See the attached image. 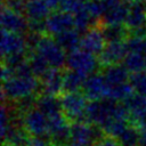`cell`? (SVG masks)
<instances>
[{"label": "cell", "instance_id": "6da1fadb", "mask_svg": "<svg viewBox=\"0 0 146 146\" xmlns=\"http://www.w3.org/2000/svg\"><path fill=\"white\" fill-rule=\"evenodd\" d=\"M41 89V83L35 75L15 74L2 83V99L16 102L30 95H36Z\"/></svg>", "mask_w": 146, "mask_h": 146}, {"label": "cell", "instance_id": "7a4b0ae2", "mask_svg": "<svg viewBox=\"0 0 146 146\" xmlns=\"http://www.w3.org/2000/svg\"><path fill=\"white\" fill-rule=\"evenodd\" d=\"M71 139L70 143L75 146H92L95 143L103 139L106 135L99 125L87 121L71 122Z\"/></svg>", "mask_w": 146, "mask_h": 146}, {"label": "cell", "instance_id": "3957f363", "mask_svg": "<svg viewBox=\"0 0 146 146\" xmlns=\"http://www.w3.org/2000/svg\"><path fill=\"white\" fill-rule=\"evenodd\" d=\"M87 97L83 92L73 91L65 92L60 97L62 111L70 122L87 121L86 120V108L88 105Z\"/></svg>", "mask_w": 146, "mask_h": 146}, {"label": "cell", "instance_id": "277c9868", "mask_svg": "<svg viewBox=\"0 0 146 146\" xmlns=\"http://www.w3.org/2000/svg\"><path fill=\"white\" fill-rule=\"evenodd\" d=\"M34 51H38L40 55H42L49 63L50 67L62 68L64 65H66V50L56 41V39H52L49 35L41 36Z\"/></svg>", "mask_w": 146, "mask_h": 146}, {"label": "cell", "instance_id": "5b68a950", "mask_svg": "<svg viewBox=\"0 0 146 146\" xmlns=\"http://www.w3.org/2000/svg\"><path fill=\"white\" fill-rule=\"evenodd\" d=\"M99 64V59L96 58V55L82 49L81 47L70 51L66 59V65L68 68L81 72L87 76L95 73Z\"/></svg>", "mask_w": 146, "mask_h": 146}, {"label": "cell", "instance_id": "8992f818", "mask_svg": "<svg viewBox=\"0 0 146 146\" xmlns=\"http://www.w3.org/2000/svg\"><path fill=\"white\" fill-rule=\"evenodd\" d=\"M71 122L63 112L48 117V137L54 146H64L71 139Z\"/></svg>", "mask_w": 146, "mask_h": 146}, {"label": "cell", "instance_id": "52a82bcc", "mask_svg": "<svg viewBox=\"0 0 146 146\" xmlns=\"http://www.w3.org/2000/svg\"><path fill=\"white\" fill-rule=\"evenodd\" d=\"M23 127L32 137H48V117L36 107L23 114Z\"/></svg>", "mask_w": 146, "mask_h": 146}, {"label": "cell", "instance_id": "ba28073f", "mask_svg": "<svg viewBox=\"0 0 146 146\" xmlns=\"http://www.w3.org/2000/svg\"><path fill=\"white\" fill-rule=\"evenodd\" d=\"M26 48V39L22 35V33L2 30L0 41V50L2 58L16 54H25Z\"/></svg>", "mask_w": 146, "mask_h": 146}, {"label": "cell", "instance_id": "9c48e42d", "mask_svg": "<svg viewBox=\"0 0 146 146\" xmlns=\"http://www.w3.org/2000/svg\"><path fill=\"white\" fill-rule=\"evenodd\" d=\"M46 32L49 35H58L59 33L67 31L70 29L75 27L74 25V16L73 14L59 10L50 13V15L44 21Z\"/></svg>", "mask_w": 146, "mask_h": 146}, {"label": "cell", "instance_id": "30bf717a", "mask_svg": "<svg viewBox=\"0 0 146 146\" xmlns=\"http://www.w3.org/2000/svg\"><path fill=\"white\" fill-rule=\"evenodd\" d=\"M130 34L146 36V3L130 5V9L124 22Z\"/></svg>", "mask_w": 146, "mask_h": 146}, {"label": "cell", "instance_id": "8fae6325", "mask_svg": "<svg viewBox=\"0 0 146 146\" xmlns=\"http://www.w3.org/2000/svg\"><path fill=\"white\" fill-rule=\"evenodd\" d=\"M128 47L127 43L121 41H110L106 42L103 51L99 54V63L103 66L119 64L120 62H123L124 57L128 54Z\"/></svg>", "mask_w": 146, "mask_h": 146}, {"label": "cell", "instance_id": "7c38bea8", "mask_svg": "<svg viewBox=\"0 0 146 146\" xmlns=\"http://www.w3.org/2000/svg\"><path fill=\"white\" fill-rule=\"evenodd\" d=\"M0 22H1L2 30L10 31V32L23 33L29 29V22L26 17H24L22 13L15 11L6 6H2Z\"/></svg>", "mask_w": 146, "mask_h": 146}, {"label": "cell", "instance_id": "4fadbf2b", "mask_svg": "<svg viewBox=\"0 0 146 146\" xmlns=\"http://www.w3.org/2000/svg\"><path fill=\"white\" fill-rule=\"evenodd\" d=\"M106 91H107V83L105 81L103 73L100 74L95 72L87 76L82 87V92L89 100L105 98Z\"/></svg>", "mask_w": 146, "mask_h": 146}, {"label": "cell", "instance_id": "5bb4252c", "mask_svg": "<svg viewBox=\"0 0 146 146\" xmlns=\"http://www.w3.org/2000/svg\"><path fill=\"white\" fill-rule=\"evenodd\" d=\"M63 76L64 72H60L59 68L56 67H50L46 74L41 76V91L42 94H49V95H55L57 96L63 89Z\"/></svg>", "mask_w": 146, "mask_h": 146}, {"label": "cell", "instance_id": "9a60e30c", "mask_svg": "<svg viewBox=\"0 0 146 146\" xmlns=\"http://www.w3.org/2000/svg\"><path fill=\"white\" fill-rule=\"evenodd\" d=\"M106 44V40L102 32V29L91 27L84 32L81 38V48L94 54L99 55Z\"/></svg>", "mask_w": 146, "mask_h": 146}, {"label": "cell", "instance_id": "2e32d148", "mask_svg": "<svg viewBox=\"0 0 146 146\" xmlns=\"http://www.w3.org/2000/svg\"><path fill=\"white\" fill-rule=\"evenodd\" d=\"M51 7L46 0H27L25 2L24 15L27 22H43L50 15Z\"/></svg>", "mask_w": 146, "mask_h": 146}, {"label": "cell", "instance_id": "e0dca14e", "mask_svg": "<svg viewBox=\"0 0 146 146\" xmlns=\"http://www.w3.org/2000/svg\"><path fill=\"white\" fill-rule=\"evenodd\" d=\"M129 9L130 5L125 0L117 1L116 3L107 8L106 13L102 18L103 24H124Z\"/></svg>", "mask_w": 146, "mask_h": 146}, {"label": "cell", "instance_id": "ac0fdd59", "mask_svg": "<svg viewBox=\"0 0 146 146\" xmlns=\"http://www.w3.org/2000/svg\"><path fill=\"white\" fill-rule=\"evenodd\" d=\"M35 107L40 110L47 117L63 112L60 98H57V96L49 94H41L40 96H38Z\"/></svg>", "mask_w": 146, "mask_h": 146}, {"label": "cell", "instance_id": "d6986e66", "mask_svg": "<svg viewBox=\"0 0 146 146\" xmlns=\"http://www.w3.org/2000/svg\"><path fill=\"white\" fill-rule=\"evenodd\" d=\"M103 75L108 86H114V84L127 82L128 79L130 78L129 71L127 70L124 65H121V64H113V65L105 66Z\"/></svg>", "mask_w": 146, "mask_h": 146}, {"label": "cell", "instance_id": "ffe728a7", "mask_svg": "<svg viewBox=\"0 0 146 146\" xmlns=\"http://www.w3.org/2000/svg\"><path fill=\"white\" fill-rule=\"evenodd\" d=\"M76 29H70L67 31H64L55 36L56 41L66 50V51H73L81 47V35Z\"/></svg>", "mask_w": 146, "mask_h": 146}, {"label": "cell", "instance_id": "44dd1931", "mask_svg": "<svg viewBox=\"0 0 146 146\" xmlns=\"http://www.w3.org/2000/svg\"><path fill=\"white\" fill-rule=\"evenodd\" d=\"M86 79H87V75H84L83 73L68 68L66 72H64V76H63L64 91L65 92L80 91L83 87Z\"/></svg>", "mask_w": 146, "mask_h": 146}, {"label": "cell", "instance_id": "7402d4cb", "mask_svg": "<svg viewBox=\"0 0 146 146\" xmlns=\"http://www.w3.org/2000/svg\"><path fill=\"white\" fill-rule=\"evenodd\" d=\"M123 104L129 112V121L146 111V97L136 92L127 98Z\"/></svg>", "mask_w": 146, "mask_h": 146}, {"label": "cell", "instance_id": "603a6c76", "mask_svg": "<svg viewBox=\"0 0 146 146\" xmlns=\"http://www.w3.org/2000/svg\"><path fill=\"white\" fill-rule=\"evenodd\" d=\"M132 94H133V89H132L130 82H123V83L114 84V86H108L107 84L106 98H111L113 100L123 103Z\"/></svg>", "mask_w": 146, "mask_h": 146}, {"label": "cell", "instance_id": "cb8c5ba5", "mask_svg": "<svg viewBox=\"0 0 146 146\" xmlns=\"http://www.w3.org/2000/svg\"><path fill=\"white\" fill-rule=\"evenodd\" d=\"M128 27L125 24H104L102 27V32L106 42L110 41H121L127 38Z\"/></svg>", "mask_w": 146, "mask_h": 146}, {"label": "cell", "instance_id": "d4e9b609", "mask_svg": "<svg viewBox=\"0 0 146 146\" xmlns=\"http://www.w3.org/2000/svg\"><path fill=\"white\" fill-rule=\"evenodd\" d=\"M140 129L135 124H129L117 137V143L121 146H139Z\"/></svg>", "mask_w": 146, "mask_h": 146}, {"label": "cell", "instance_id": "484cf974", "mask_svg": "<svg viewBox=\"0 0 146 146\" xmlns=\"http://www.w3.org/2000/svg\"><path fill=\"white\" fill-rule=\"evenodd\" d=\"M123 65L131 73H136L139 71H144L146 68L145 64V55L136 51H128L127 56L123 59Z\"/></svg>", "mask_w": 146, "mask_h": 146}, {"label": "cell", "instance_id": "4316f807", "mask_svg": "<svg viewBox=\"0 0 146 146\" xmlns=\"http://www.w3.org/2000/svg\"><path fill=\"white\" fill-rule=\"evenodd\" d=\"M29 63H30V66L32 68V72L33 74L38 78H41L43 74H46V72L50 68V65L49 63L47 62V59L40 55L38 51H34L30 55V58L27 59Z\"/></svg>", "mask_w": 146, "mask_h": 146}, {"label": "cell", "instance_id": "83f0119b", "mask_svg": "<svg viewBox=\"0 0 146 146\" xmlns=\"http://www.w3.org/2000/svg\"><path fill=\"white\" fill-rule=\"evenodd\" d=\"M129 125L128 119H112L108 121L102 129L106 136L117 139V137L122 133V131Z\"/></svg>", "mask_w": 146, "mask_h": 146}, {"label": "cell", "instance_id": "f1b7e54d", "mask_svg": "<svg viewBox=\"0 0 146 146\" xmlns=\"http://www.w3.org/2000/svg\"><path fill=\"white\" fill-rule=\"evenodd\" d=\"M73 16H74V25H75V29L78 31H80V32H86L87 30H89V27L95 22L92 19V17L90 16V14L88 13V10L86 9V5H84V7L81 10H79L78 13H75Z\"/></svg>", "mask_w": 146, "mask_h": 146}, {"label": "cell", "instance_id": "f546056e", "mask_svg": "<svg viewBox=\"0 0 146 146\" xmlns=\"http://www.w3.org/2000/svg\"><path fill=\"white\" fill-rule=\"evenodd\" d=\"M86 9L88 10V13L92 17V19L96 22V21H100V18H103L104 14L106 13L107 7H106V3L104 0H87Z\"/></svg>", "mask_w": 146, "mask_h": 146}, {"label": "cell", "instance_id": "4dcf8cb0", "mask_svg": "<svg viewBox=\"0 0 146 146\" xmlns=\"http://www.w3.org/2000/svg\"><path fill=\"white\" fill-rule=\"evenodd\" d=\"M129 82L136 94L146 97V71L132 73L129 78Z\"/></svg>", "mask_w": 146, "mask_h": 146}, {"label": "cell", "instance_id": "1f68e13d", "mask_svg": "<svg viewBox=\"0 0 146 146\" xmlns=\"http://www.w3.org/2000/svg\"><path fill=\"white\" fill-rule=\"evenodd\" d=\"M129 51H136L146 54V36H138V35H130L129 39L125 41Z\"/></svg>", "mask_w": 146, "mask_h": 146}, {"label": "cell", "instance_id": "d6a6232c", "mask_svg": "<svg viewBox=\"0 0 146 146\" xmlns=\"http://www.w3.org/2000/svg\"><path fill=\"white\" fill-rule=\"evenodd\" d=\"M13 103H14L13 105L15 106V108L19 113L24 114L27 111H30V110H32V108L35 107V104H36V95H30V96H26V97H23V98L16 100V102H13Z\"/></svg>", "mask_w": 146, "mask_h": 146}, {"label": "cell", "instance_id": "836d02e7", "mask_svg": "<svg viewBox=\"0 0 146 146\" xmlns=\"http://www.w3.org/2000/svg\"><path fill=\"white\" fill-rule=\"evenodd\" d=\"M84 5H86V2L82 0H63L59 6V9L74 15L75 13L81 10L84 7Z\"/></svg>", "mask_w": 146, "mask_h": 146}, {"label": "cell", "instance_id": "e575fe53", "mask_svg": "<svg viewBox=\"0 0 146 146\" xmlns=\"http://www.w3.org/2000/svg\"><path fill=\"white\" fill-rule=\"evenodd\" d=\"M25 2L24 0H3V6L18 11V13H24V8H25Z\"/></svg>", "mask_w": 146, "mask_h": 146}, {"label": "cell", "instance_id": "d590c367", "mask_svg": "<svg viewBox=\"0 0 146 146\" xmlns=\"http://www.w3.org/2000/svg\"><path fill=\"white\" fill-rule=\"evenodd\" d=\"M29 146H54V144L47 139V138H41V137H31Z\"/></svg>", "mask_w": 146, "mask_h": 146}, {"label": "cell", "instance_id": "8d00e7d4", "mask_svg": "<svg viewBox=\"0 0 146 146\" xmlns=\"http://www.w3.org/2000/svg\"><path fill=\"white\" fill-rule=\"evenodd\" d=\"M130 122L135 125H137L139 129H146V111L143 112L141 114L137 115L136 117L131 119Z\"/></svg>", "mask_w": 146, "mask_h": 146}, {"label": "cell", "instance_id": "74e56055", "mask_svg": "<svg viewBox=\"0 0 146 146\" xmlns=\"http://www.w3.org/2000/svg\"><path fill=\"white\" fill-rule=\"evenodd\" d=\"M119 143L115 138H112V137H108V136H105L103 139H100L99 141L95 143L92 146H117Z\"/></svg>", "mask_w": 146, "mask_h": 146}, {"label": "cell", "instance_id": "f35d334b", "mask_svg": "<svg viewBox=\"0 0 146 146\" xmlns=\"http://www.w3.org/2000/svg\"><path fill=\"white\" fill-rule=\"evenodd\" d=\"M15 75V68L11 66H8L6 64H2V71H1V78L2 81H6Z\"/></svg>", "mask_w": 146, "mask_h": 146}, {"label": "cell", "instance_id": "ab89813d", "mask_svg": "<svg viewBox=\"0 0 146 146\" xmlns=\"http://www.w3.org/2000/svg\"><path fill=\"white\" fill-rule=\"evenodd\" d=\"M139 146H146V129H140Z\"/></svg>", "mask_w": 146, "mask_h": 146}, {"label": "cell", "instance_id": "60d3db41", "mask_svg": "<svg viewBox=\"0 0 146 146\" xmlns=\"http://www.w3.org/2000/svg\"><path fill=\"white\" fill-rule=\"evenodd\" d=\"M46 1L48 2V5L52 9V8H59V6H60V3H62L63 0H46Z\"/></svg>", "mask_w": 146, "mask_h": 146}, {"label": "cell", "instance_id": "b9f144b4", "mask_svg": "<svg viewBox=\"0 0 146 146\" xmlns=\"http://www.w3.org/2000/svg\"><path fill=\"white\" fill-rule=\"evenodd\" d=\"M129 5H145L146 0H125Z\"/></svg>", "mask_w": 146, "mask_h": 146}, {"label": "cell", "instance_id": "7bdbcfd3", "mask_svg": "<svg viewBox=\"0 0 146 146\" xmlns=\"http://www.w3.org/2000/svg\"><path fill=\"white\" fill-rule=\"evenodd\" d=\"M64 146H75V145H72V144L70 143V144H66V145H64Z\"/></svg>", "mask_w": 146, "mask_h": 146}, {"label": "cell", "instance_id": "ee69618b", "mask_svg": "<svg viewBox=\"0 0 146 146\" xmlns=\"http://www.w3.org/2000/svg\"><path fill=\"white\" fill-rule=\"evenodd\" d=\"M145 64H146V54H145Z\"/></svg>", "mask_w": 146, "mask_h": 146}, {"label": "cell", "instance_id": "f6af8a7d", "mask_svg": "<svg viewBox=\"0 0 146 146\" xmlns=\"http://www.w3.org/2000/svg\"><path fill=\"white\" fill-rule=\"evenodd\" d=\"M82 1H87V0H82Z\"/></svg>", "mask_w": 146, "mask_h": 146}, {"label": "cell", "instance_id": "bcb514c9", "mask_svg": "<svg viewBox=\"0 0 146 146\" xmlns=\"http://www.w3.org/2000/svg\"><path fill=\"white\" fill-rule=\"evenodd\" d=\"M117 146H121V145H120V144H119V145H117Z\"/></svg>", "mask_w": 146, "mask_h": 146}]
</instances>
